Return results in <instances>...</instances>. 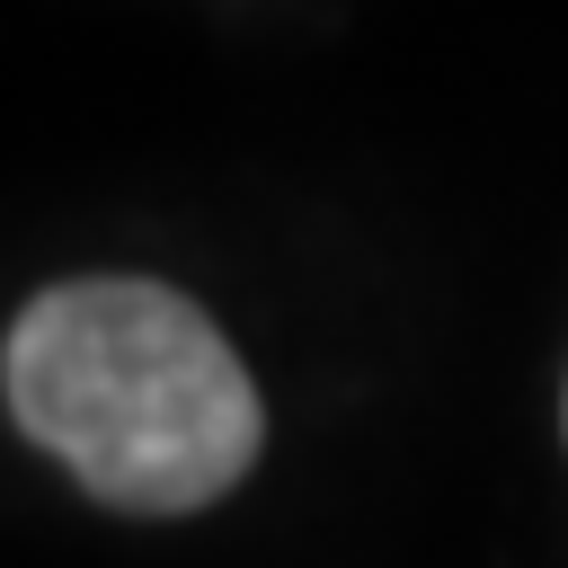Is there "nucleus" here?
Wrapping results in <instances>:
<instances>
[{
	"label": "nucleus",
	"mask_w": 568,
	"mask_h": 568,
	"mask_svg": "<svg viewBox=\"0 0 568 568\" xmlns=\"http://www.w3.org/2000/svg\"><path fill=\"white\" fill-rule=\"evenodd\" d=\"M18 426L106 506L186 515L257 462V390L222 328L169 284L89 275L18 311L0 355Z\"/></svg>",
	"instance_id": "nucleus-1"
}]
</instances>
